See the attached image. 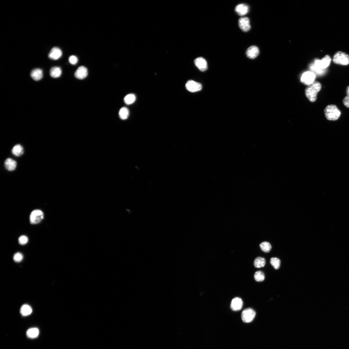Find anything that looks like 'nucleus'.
I'll return each mask as SVG.
<instances>
[{
    "label": "nucleus",
    "mask_w": 349,
    "mask_h": 349,
    "mask_svg": "<svg viewBox=\"0 0 349 349\" xmlns=\"http://www.w3.org/2000/svg\"><path fill=\"white\" fill-rule=\"evenodd\" d=\"M321 83L317 81H314L307 86L305 90V94L309 100L312 102L316 101L317 93L321 90Z\"/></svg>",
    "instance_id": "obj_1"
},
{
    "label": "nucleus",
    "mask_w": 349,
    "mask_h": 349,
    "mask_svg": "<svg viewBox=\"0 0 349 349\" xmlns=\"http://www.w3.org/2000/svg\"><path fill=\"white\" fill-rule=\"evenodd\" d=\"M326 118L329 121H335L338 119L341 115V112L336 106L333 105L328 106L324 110Z\"/></svg>",
    "instance_id": "obj_2"
},
{
    "label": "nucleus",
    "mask_w": 349,
    "mask_h": 349,
    "mask_svg": "<svg viewBox=\"0 0 349 349\" xmlns=\"http://www.w3.org/2000/svg\"><path fill=\"white\" fill-rule=\"evenodd\" d=\"M333 61L336 64L347 65L349 64V56L344 53L339 51L334 55Z\"/></svg>",
    "instance_id": "obj_3"
},
{
    "label": "nucleus",
    "mask_w": 349,
    "mask_h": 349,
    "mask_svg": "<svg viewBox=\"0 0 349 349\" xmlns=\"http://www.w3.org/2000/svg\"><path fill=\"white\" fill-rule=\"evenodd\" d=\"M44 214L43 212L39 210L33 211L30 216V221L32 225H36L40 222L43 218Z\"/></svg>",
    "instance_id": "obj_4"
},
{
    "label": "nucleus",
    "mask_w": 349,
    "mask_h": 349,
    "mask_svg": "<svg viewBox=\"0 0 349 349\" xmlns=\"http://www.w3.org/2000/svg\"><path fill=\"white\" fill-rule=\"evenodd\" d=\"M256 315V312L251 308L245 309L242 312L241 317L245 323L251 322L254 320Z\"/></svg>",
    "instance_id": "obj_5"
},
{
    "label": "nucleus",
    "mask_w": 349,
    "mask_h": 349,
    "mask_svg": "<svg viewBox=\"0 0 349 349\" xmlns=\"http://www.w3.org/2000/svg\"><path fill=\"white\" fill-rule=\"evenodd\" d=\"M331 61L330 57L328 55H326L321 60L317 59L314 61V64L320 69L325 70L330 65Z\"/></svg>",
    "instance_id": "obj_6"
},
{
    "label": "nucleus",
    "mask_w": 349,
    "mask_h": 349,
    "mask_svg": "<svg viewBox=\"0 0 349 349\" xmlns=\"http://www.w3.org/2000/svg\"><path fill=\"white\" fill-rule=\"evenodd\" d=\"M316 74L311 71H307L303 74L301 79V82L305 85H310L314 82Z\"/></svg>",
    "instance_id": "obj_7"
},
{
    "label": "nucleus",
    "mask_w": 349,
    "mask_h": 349,
    "mask_svg": "<svg viewBox=\"0 0 349 349\" xmlns=\"http://www.w3.org/2000/svg\"><path fill=\"white\" fill-rule=\"evenodd\" d=\"M186 87L188 91L192 93L197 92L202 89L201 84L193 80L188 81L186 84Z\"/></svg>",
    "instance_id": "obj_8"
},
{
    "label": "nucleus",
    "mask_w": 349,
    "mask_h": 349,
    "mask_svg": "<svg viewBox=\"0 0 349 349\" xmlns=\"http://www.w3.org/2000/svg\"><path fill=\"white\" fill-rule=\"evenodd\" d=\"M239 26L244 32H247L251 29L250 20L247 17L240 18L238 21Z\"/></svg>",
    "instance_id": "obj_9"
},
{
    "label": "nucleus",
    "mask_w": 349,
    "mask_h": 349,
    "mask_svg": "<svg viewBox=\"0 0 349 349\" xmlns=\"http://www.w3.org/2000/svg\"><path fill=\"white\" fill-rule=\"evenodd\" d=\"M194 63L202 72H204L208 69L207 63L206 61L202 57H199L194 61Z\"/></svg>",
    "instance_id": "obj_10"
},
{
    "label": "nucleus",
    "mask_w": 349,
    "mask_h": 349,
    "mask_svg": "<svg viewBox=\"0 0 349 349\" xmlns=\"http://www.w3.org/2000/svg\"><path fill=\"white\" fill-rule=\"evenodd\" d=\"M243 305V301L239 297L233 299L231 302V308L234 311H239L242 308Z\"/></svg>",
    "instance_id": "obj_11"
},
{
    "label": "nucleus",
    "mask_w": 349,
    "mask_h": 349,
    "mask_svg": "<svg viewBox=\"0 0 349 349\" xmlns=\"http://www.w3.org/2000/svg\"><path fill=\"white\" fill-rule=\"evenodd\" d=\"M259 54L258 48L255 46H252L249 47L247 50L246 54L248 58L254 59L258 56Z\"/></svg>",
    "instance_id": "obj_12"
},
{
    "label": "nucleus",
    "mask_w": 349,
    "mask_h": 349,
    "mask_svg": "<svg viewBox=\"0 0 349 349\" xmlns=\"http://www.w3.org/2000/svg\"><path fill=\"white\" fill-rule=\"evenodd\" d=\"M88 74V71L87 68L84 66H81L78 68L74 76L78 79L82 80L87 76Z\"/></svg>",
    "instance_id": "obj_13"
},
{
    "label": "nucleus",
    "mask_w": 349,
    "mask_h": 349,
    "mask_svg": "<svg viewBox=\"0 0 349 349\" xmlns=\"http://www.w3.org/2000/svg\"><path fill=\"white\" fill-rule=\"evenodd\" d=\"M249 9V8L247 5L244 4H241L237 6L235 8V11L239 16H243L248 13Z\"/></svg>",
    "instance_id": "obj_14"
},
{
    "label": "nucleus",
    "mask_w": 349,
    "mask_h": 349,
    "mask_svg": "<svg viewBox=\"0 0 349 349\" xmlns=\"http://www.w3.org/2000/svg\"><path fill=\"white\" fill-rule=\"evenodd\" d=\"M62 55L61 50L59 48L55 47L51 50L49 54V58L53 60H57Z\"/></svg>",
    "instance_id": "obj_15"
},
{
    "label": "nucleus",
    "mask_w": 349,
    "mask_h": 349,
    "mask_svg": "<svg viewBox=\"0 0 349 349\" xmlns=\"http://www.w3.org/2000/svg\"><path fill=\"white\" fill-rule=\"evenodd\" d=\"M17 165V162L12 159L8 158L4 163V165L6 169L9 171H13L15 170Z\"/></svg>",
    "instance_id": "obj_16"
},
{
    "label": "nucleus",
    "mask_w": 349,
    "mask_h": 349,
    "mask_svg": "<svg viewBox=\"0 0 349 349\" xmlns=\"http://www.w3.org/2000/svg\"><path fill=\"white\" fill-rule=\"evenodd\" d=\"M32 78L34 80L39 81L43 77V73L42 70L39 68L35 69L33 70L31 73Z\"/></svg>",
    "instance_id": "obj_17"
},
{
    "label": "nucleus",
    "mask_w": 349,
    "mask_h": 349,
    "mask_svg": "<svg viewBox=\"0 0 349 349\" xmlns=\"http://www.w3.org/2000/svg\"><path fill=\"white\" fill-rule=\"evenodd\" d=\"M39 331L38 329L33 328L28 329L27 331L26 335L28 338L35 339L38 336Z\"/></svg>",
    "instance_id": "obj_18"
},
{
    "label": "nucleus",
    "mask_w": 349,
    "mask_h": 349,
    "mask_svg": "<svg viewBox=\"0 0 349 349\" xmlns=\"http://www.w3.org/2000/svg\"><path fill=\"white\" fill-rule=\"evenodd\" d=\"M62 74L61 68L58 67H54L51 68L50 71V75L53 78H58L61 76Z\"/></svg>",
    "instance_id": "obj_19"
},
{
    "label": "nucleus",
    "mask_w": 349,
    "mask_h": 349,
    "mask_svg": "<svg viewBox=\"0 0 349 349\" xmlns=\"http://www.w3.org/2000/svg\"><path fill=\"white\" fill-rule=\"evenodd\" d=\"M24 152L23 147L19 144L16 145L12 150L13 154L16 157L21 156L24 154Z\"/></svg>",
    "instance_id": "obj_20"
},
{
    "label": "nucleus",
    "mask_w": 349,
    "mask_h": 349,
    "mask_svg": "<svg viewBox=\"0 0 349 349\" xmlns=\"http://www.w3.org/2000/svg\"><path fill=\"white\" fill-rule=\"evenodd\" d=\"M32 311V307L28 305H24L20 308V313L24 316L30 315Z\"/></svg>",
    "instance_id": "obj_21"
},
{
    "label": "nucleus",
    "mask_w": 349,
    "mask_h": 349,
    "mask_svg": "<svg viewBox=\"0 0 349 349\" xmlns=\"http://www.w3.org/2000/svg\"><path fill=\"white\" fill-rule=\"evenodd\" d=\"M266 264L265 259L262 257H257L254 262L255 267L257 268H260L265 266Z\"/></svg>",
    "instance_id": "obj_22"
},
{
    "label": "nucleus",
    "mask_w": 349,
    "mask_h": 349,
    "mask_svg": "<svg viewBox=\"0 0 349 349\" xmlns=\"http://www.w3.org/2000/svg\"><path fill=\"white\" fill-rule=\"evenodd\" d=\"M129 111L128 109L125 107H123L120 110L119 115L121 119L125 120L127 119L129 116Z\"/></svg>",
    "instance_id": "obj_23"
},
{
    "label": "nucleus",
    "mask_w": 349,
    "mask_h": 349,
    "mask_svg": "<svg viewBox=\"0 0 349 349\" xmlns=\"http://www.w3.org/2000/svg\"><path fill=\"white\" fill-rule=\"evenodd\" d=\"M260 248L262 251L265 253H268L272 249V245L267 242H264L260 244Z\"/></svg>",
    "instance_id": "obj_24"
},
{
    "label": "nucleus",
    "mask_w": 349,
    "mask_h": 349,
    "mask_svg": "<svg viewBox=\"0 0 349 349\" xmlns=\"http://www.w3.org/2000/svg\"><path fill=\"white\" fill-rule=\"evenodd\" d=\"M310 68L312 71L311 72L318 75H323L326 72V70L320 69L316 67L314 63L310 65Z\"/></svg>",
    "instance_id": "obj_25"
},
{
    "label": "nucleus",
    "mask_w": 349,
    "mask_h": 349,
    "mask_svg": "<svg viewBox=\"0 0 349 349\" xmlns=\"http://www.w3.org/2000/svg\"><path fill=\"white\" fill-rule=\"evenodd\" d=\"M136 96L133 94H129L126 96L124 98V102L128 105L132 104L136 100Z\"/></svg>",
    "instance_id": "obj_26"
},
{
    "label": "nucleus",
    "mask_w": 349,
    "mask_h": 349,
    "mask_svg": "<svg viewBox=\"0 0 349 349\" xmlns=\"http://www.w3.org/2000/svg\"><path fill=\"white\" fill-rule=\"evenodd\" d=\"M265 277L264 273L261 271L256 272L254 273V278L257 282H261L264 281Z\"/></svg>",
    "instance_id": "obj_27"
},
{
    "label": "nucleus",
    "mask_w": 349,
    "mask_h": 349,
    "mask_svg": "<svg viewBox=\"0 0 349 349\" xmlns=\"http://www.w3.org/2000/svg\"><path fill=\"white\" fill-rule=\"evenodd\" d=\"M270 262L272 265L276 269H278L281 264V261L279 259L276 257H273L271 258Z\"/></svg>",
    "instance_id": "obj_28"
},
{
    "label": "nucleus",
    "mask_w": 349,
    "mask_h": 349,
    "mask_svg": "<svg viewBox=\"0 0 349 349\" xmlns=\"http://www.w3.org/2000/svg\"><path fill=\"white\" fill-rule=\"evenodd\" d=\"M23 255L20 253H17L15 254L13 256V260L16 262H21L23 259Z\"/></svg>",
    "instance_id": "obj_29"
},
{
    "label": "nucleus",
    "mask_w": 349,
    "mask_h": 349,
    "mask_svg": "<svg viewBox=\"0 0 349 349\" xmlns=\"http://www.w3.org/2000/svg\"><path fill=\"white\" fill-rule=\"evenodd\" d=\"M28 241V238L25 236H20L19 239V243L21 245L26 244Z\"/></svg>",
    "instance_id": "obj_30"
},
{
    "label": "nucleus",
    "mask_w": 349,
    "mask_h": 349,
    "mask_svg": "<svg viewBox=\"0 0 349 349\" xmlns=\"http://www.w3.org/2000/svg\"><path fill=\"white\" fill-rule=\"evenodd\" d=\"M69 61L72 65H76L78 61V58L75 56H71L69 57Z\"/></svg>",
    "instance_id": "obj_31"
},
{
    "label": "nucleus",
    "mask_w": 349,
    "mask_h": 349,
    "mask_svg": "<svg viewBox=\"0 0 349 349\" xmlns=\"http://www.w3.org/2000/svg\"><path fill=\"white\" fill-rule=\"evenodd\" d=\"M343 104L347 108H349V96L347 95L343 100Z\"/></svg>",
    "instance_id": "obj_32"
},
{
    "label": "nucleus",
    "mask_w": 349,
    "mask_h": 349,
    "mask_svg": "<svg viewBox=\"0 0 349 349\" xmlns=\"http://www.w3.org/2000/svg\"><path fill=\"white\" fill-rule=\"evenodd\" d=\"M346 93H347V95L349 96V85L347 88Z\"/></svg>",
    "instance_id": "obj_33"
}]
</instances>
